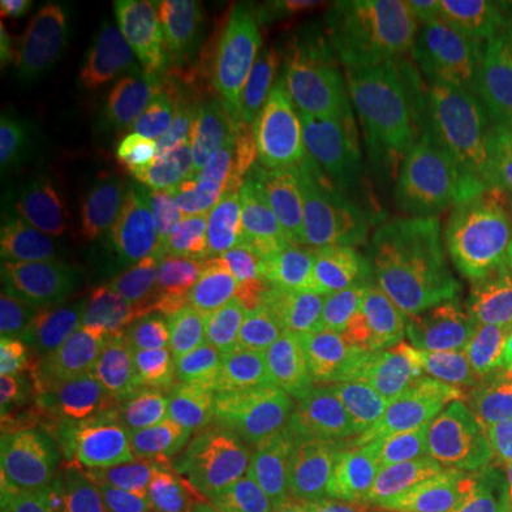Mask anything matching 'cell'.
Listing matches in <instances>:
<instances>
[{
	"label": "cell",
	"mask_w": 512,
	"mask_h": 512,
	"mask_svg": "<svg viewBox=\"0 0 512 512\" xmlns=\"http://www.w3.org/2000/svg\"><path fill=\"white\" fill-rule=\"evenodd\" d=\"M370 512H408V510L403 508V503L399 501V498L389 496V498H384V501L377 505L375 510H370Z\"/></svg>",
	"instance_id": "cell-39"
},
{
	"label": "cell",
	"mask_w": 512,
	"mask_h": 512,
	"mask_svg": "<svg viewBox=\"0 0 512 512\" xmlns=\"http://www.w3.org/2000/svg\"><path fill=\"white\" fill-rule=\"evenodd\" d=\"M496 283L505 325V380H508V408L512 411V259L496 275Z\"/></svg>",
	"instance_id": "cell-34"
},
{
	"label": "cell",
	"mask_w": 512,
	"mask_h": 512,
	"mask_svg": "<svg viewBox=\"0 0 512 512\" xmlns=\"http://www.w3.org/2000/svg\"><path fill=\"white\" fill-rule=\"evenodd\" d=\"M434 72L422 17L413 8H394L384 19L363 69L354 131L358 150L373 164V174L396 202H403V155L434 88Z\"/></svg>",
	"instance_id": "cell-1"
},
{
	"label": "cell",
	"mask_w": 512,
	"mask_h": 512,
	"mask_svg": "<svg viewBox=\"0 0 512 512\" xmlns=\"http://www.w3.org/2000/svg\"><path fill=\"white\" fill-rule=\"evenodd\" d=\"M328 183L325 178L306 174V171H297L292 185L290 202L278 221L273 223L266 233H261V261L278 259L287 249H292L299 242L318 235V221L320 209H323L325 192H328Z\"/></svg>",
	"instance_id": "cell-28"
},
{
	"label": "cell",
	"mask_w": 512,
	"mask_h": 512,
	"mask_svg": "<svg viewBox=\"0 0 512 512\" xmlns=\"http://www.w3.org/2000/svg\"><path fill=\"white\" fill-rule=\"evenodd\" d=\"M498 192H501V202L505 209V230H508V242H510V252H512V190H505L498 185Z\"/></svg>",
	"instance_id": "cell-38"
},
{
	"label": "cell",
	"mask_w": 512,
	"mask_h": 512,
	"mask_svg": "<svg viewBox=\"0 0 512 512\" xmlns=\"http://www.w3.org/2000/svg\"><path fill=\"white\" fill-rule=\"evenodd\" d=\"M223 91L202 50L174 36L140 98L133 136L150 150L171 143L219 112Z\"/></svg>",
	"instance_id": "cell-9"
},
{
	"label": "cell",
	"mask_w": 512,
	"mask_h": 512,
	"mask_svg": "<svg viewBox=\"0 0 512 512\" xmlns=\"http://www.w3.org/2000/svg\"><path fill=\"white\" fill-rule=\"evenodd\" d=\"M420 292L430 302L441 332L465 366L479 399L486 406L510 411L505 380V325L496 278L470 283L422 278Z\"/></svg>",
	"instance_id": "cell-7"
},
{
	"label": "cell",
	"mask_w": 512,
	"mask_h": 512,
	"mask_svg": "<svg viewBox=\"0 0 512 512\" xmlns=\"http://www.w3.org/2000/svg\"><path fill=\"white\" fill-rule=\"evenodd\" d=\"M465 110V91L458 79L441 81L432 88L415 131L408 140L401 166V200L420 209L453 152V140Z\"/></svg>",
	"instance_id": "cell-21"
},
{
	"label": "cell",
	"mask_w": 512,
	"mask_h": 512,
	"mask_svg": "<svg viewBox=\"0 0 512 512\" xmlns=\"http://www.w3.org/2000/svg\"><path fill=\"white\" fill-rule=\"evenodd\" d=\"M27 95V86H22V69L12 55L5 38H0V100H3V110L17 105V100Z\"/></svg>",
	"instance_id": "cell-35"
},
{
	"label": "cell",
	"mask_w": 512,
	"mask_h": 512,
	"mask_svg": "<svg viewBox=\"0 0 512 512\" xmlns=\"http://www.w3.org/2000/svg\"><path fill=\"white\" fill-rule=\"evenodd\" d=\"M430 512H446V510H444V508H439V505H434V508H432Z\"/></svg>",
	"instance_id": "cell-40"
},
{
	"label": "cell",
	"mask_w": 512,
	"mask_h": 512,
	"mask_svg": "<svg viewBox=\"0 0 512 512\" xmlns=\"http://www.w3.org/2000/svg\"><path fill=\"white\" fill-rule=\"evenodd\" d=\"M261 261V238L233 223L219 221L202 235L195 247V266L214 285L252 273Z\"/></svg>",
	"instance_id": "cell-29"
},
{
	"label": "cell",
	"mask_w": 512,
	"mask_h": 512,
	"mask_svg": "<svg viewBox=\"0 0 512 512\" xmlns=\"http://www.w3.org/2000/svg\"><path fill=\"white\" fill-rule=\"evenodd\" d=\"M0 512H60V510L50 508V505L36 501V498L17 494V491L3 486V494H0Z\"/></svg>",
	"instance_id": "cell-36"
},
{
	"label": "cell",
	"mask_w": 512,
	"mask_h": 512,
	"mask_svg": "<svg viewBox=\"0 0 512 512\" xmlns=\"http://www.w3.org/2000/svg\"><path fill=\"white\" fill-rule=\"evenodd\" d=\"M396 472L368 427L347 430L330 470L313 489L320 512H370L394 494Z\"/></svg>",
	"instance_id": "cell-19"
},
{
	"label": "cell",
	"mask_w": 512,
	"mask_h": 512,
	"mask_svg": "<svg viewBox=\"0 0 512 512\" xmlns=\"http://www.w3.org/2000/svg\"><path fill=\"white\" fill-rule=\"evenodd\" d=\"M439 465L446 475L482 484H512V413L479 406L439 432Z\"/></svg>",
	"instance_id": "cell-22"
},
{
	"label": "cell",
	"mask_w": 512,
	"mask_h": 512,
	"mask_svg": "<svg viewBox=\"0 0 512 512\" xmlns=\"http://www.w3.org/2000/svg\"><path fill=\"white\" fill-rule=\"evenodd\" d=\"M50 10H53V3H48V0H3L0 3V17H3L5 29L41 27Z\"/></svg>",
	"instance_id": "cell-33"
},
{
	"label": "cell",
	"mask_w": 512,
	"mask_h": 512,
	"mask_svg": "<svg viewBox=\"0 0 512 512\" xmlns=\"http://www.w3.org/2000/svg\"><path fill=\"white\" fill-rule=\"evenodd\" d=\"M437 505L446 512H512V484H482L446 475Z\"/></svg>",
	"instance_id": "cell-31"
},
{
	"label": "cell",
	"mask_w": 512,
	"mask_h": 512,
	"mask_svg": "<svg viewBox=\"0 0 512 512\" xmlns=\"http://www.w3.org/2000/svg\"><path fill=\"white\" fill-rule=\"evenodd\" d=\"M309 512H320V510H316V508H313V510H309Z\"/></svg>",
	"instance_id": "cell-41"
},
{
	"label": "cell",
	"mask_w": 512,
	"mask_h": 512,
	"mask_svg": "<svg viewBox=\"0 0 512 512\" xmlns=\"http://www.w3.org/2000/svg\"><path fill=\"white\" fill-rule=\"evenodd\" d=\"M145 508V496L143 498H133V501L126 503H105V505H95V508H86L79 512H143Z\"/></svg>",
	"instance_id": "cell-37"
},
{
	"label": "cell",
	"mask_w": 512,
	"mask_h": 512,
	"mask_svg": "<svg viewBox=\"0 0 512 512\" xmlns=\"http://www.w3.org/2000/svg\"><path fill=\"white\" fill-rule=\"evenodd\" d=\"M347 430H361L406 403L399 320L375 318L347 354Z\"/></svg>",
	"instance_id": "cell-16"
},
{
	"label": "cell",
	"mask_w": 512,
	"mask_h": 512,
	"mask_svg": "<svg viewBox=\"0 0 512 512\" xmlns=\"http://www.w3.org/2000/svg\"><path fill=\"white\" fill-rule=\"evenodd\" d=\"M249 316H285L323 294L318 235H311L280 254L278 259L259 264L242 278L216 285Z\"/></svg>",
	"instance_id": "cell-18"
},
{
	"label": "cell",
	"mask_w": 512,
	"mask_h": 512,
	"mask_svg": "<svg viewBox=\"0 0 512 512\" xmlns=\"http://www.w3.org/2000/svg\"><path fill=\"white\" fill-rule=\"evenodd\" d=\"M271 147L273 140L261 124L226 121L204 128L178 164L174 185L178 202L195 214L221 211Z\"/></svg>",
	"instance_id": "cell-11"
},
{
	"label": "cell",
	"mask_w": 512,
	"mask_h": 512,
	"mask_svg": "<svg viewBox=\"0 0 512 512\" xmlns=\"http://www.w3.org/2000/svg\"><path fill=\"white\" fill-rule=\"evenodd\" d=\"M27 349L34 363L76 392L100 394L110 387V344L79 294L64 292L38 313Z\"/></svg>",
	"instance_id": "cell-10"
},
{
	"label": "cell",
	"mask_w": 512,
	"mask_h": 512,
	"mask_svg": "<svg viewBox=\"0 0 512 512\" xmlns=\"http://www.w3.org/2000/svg\"><path fill=\"white\" fill-rule=\"evenodd\" d=\"M399 330L406 406L418 411L437 432L486 406L420 287L401 311Z\"/></svg>",
	"instance_id": "cell-8"
},
{
	"label": "cell",
	"mask_w": 512,
	"mask_h": 512,
	"mask_svg": "<svg viewBox=\"0 0 512 512\" xmlns=\"http://www.w3.org/2000/svg\"><path fill=\"white\" fill-rule=\"evenodd\" d=\"M264 8L278 83L290 93L311 91L335 43V8L325 0H273Z\"/></svg>",
	"instance_id": "cell-15"
},
{
	"label": "cell",
	"mask_w": 512,
	"mask_h": 512,
	"mask_svg": "<svg viewBox=\"0 0 512 512\" xmlns=\"http://www.w3.org/2000/svg\"><path fill=\"white\" fill-rule=\"evenodd\" d=\"M5 437H67L95 432V408L34 361H15L0 384Z\"/></svg>",
	"instance_id": "cell-13"
},
{
	"label": "cell",
	"mask_w": 512,
	"mask_h": 512,
	"mask_svg": "<svg viewBox=\"0 0 512 512\" xmlns=\"http://www.w3.org/2000/svg\"><path fill=\"white\" fill-rule=\"evenodd\" d=\"M347 356L306 361L290 387L275 399L259 422L347 432Z\"/></svg>",
	"instance_id": "cell-23"
},
{
	"label": "cell",
	"mask_w": 512,
	"mask_h": 512,
	"mask_svg": "<svg viewBox=\"0 0 512 512\" xmlns=\"http://www.w3.org/2000/svg\"><path fill=\"white\" fill-rule=\"evenodd\" d=\"M112 24L95 5L62 17L34 64L24 95L29 126L41 136L62 131L100 98L112 72Z\"/></svg>",
	"instance_id": "cell-4"
},
{
	"label": "cell",
	"mask_w": 512,
	"mask_h": 512,
	"mask_svg": "<svg viewBox=\"0 0 512 512\" xmlns=\"http://www.w3.org/2000/svg\"><path fill=\"white\" fill-rule=\"evenodd\" d=\"M368 430L380 441L396 472L392 496L408 512H430L446 477L437 456L439 432L406 403L373 422Z\"/></svg>",
	"instance_id": "cell-17"
},
{
	"label": "cell",
	"mask_w": 512,
	"mask_h": 512,
	"mask_svg": "<svg viewBox=\"0 0 512 512\" xmlns=\"http://www.w3.org/2000/svg\"><path fill=\"white\" fill-rule=\"evenodd\" d=\"M133 453L100 432L5 437V486L60 512L105 505L133 475Z\"/></svg>",
	"instance_id": "cell-3"
},
{
	"label": "cell",
	"mask_w": 512,
	"mask_h": 512,
	"mask_svg": "<svg viewBox=\"0 0 512 512\" xmlns=\"http://www.w3.org/2000/svg\"><path fill=\"white\" fill-rule=\"evenodd\" d=\"M420 214L437 280L496 278L512 259L501 192L472 133L453 147Z\"/></svg>",
	"instance_id": "cell-2"
},
{
	"label": "cell",
	"mask_w": 512,
	"mask_h": 512,
	"mask_svg": "<svg viewBox=\"0 0 512 512\" xmlns=\"http://www.w3.org/2000/svg\"><path fill=\"white\" fill-rule=\"evenodd\" d=\"M294 152L285 143H273L271 152L249 171L219 216L249 233H266L283 216L294 185Z\"/></svg>",
	"instance_id": "cell-25"
},
{
	"label": "cell",
	"mask_w": 512,
	"mask_h": 512,
	"mask_svg": "<svg viewBox=\"0 0 512 512\" xmlns=\"http://www.w3.org/2000/svg\"><path fill=\"white\" fill-rule=\"evenodd\" d=\"M470 133L496 185L512 190V67L482 76Z\"/></svg>",
	"instance_id": "cell-26"
},
{
	"label": "cell",
	"mask_w": 512,
	"mask_h": 512,
	"mask_svg": "<svg viewBox=\"0 0 512 512\" xmlns=\"http://www.w3.org/2000/svg\"><path fill=\"white\" fill-rule=\"evenodd\" d=\"M396 204L380 178L361 166L332 178L318 221L323 294L373 245L380 230L392 221Z\"/></svg>",
	"instance_id": "cell-12"
},
{
	"label": "cell",
	"mask_w": 512,
	"mask_h": 512,
	"mask_svg": "<svg viewBox=\"0 0 512 512\" xmlns=\"http://www.w3.org/2000/svg\"><path fill=\"white\" fill-rule=\"evenodd\" d=\"M143 512H240L238 508H219L207 496L192 489L178 477H166L145 494Z\"/></svg>",
	"instance_id": "cell-32"
},
{
	"label": "cell",
	"mask_w": 512,
	"mask_h": 512,
	"mask_svg": "<svg viewBox=\"0 0 512 512\" xmlns=\"http://www.w3.org/2000/svg\"><path fill=\"white\" fill-rule=\"evenodd\" d=\"M185 401L202 441L221 444L264 418V382L242 313H211L207 342L185 380Z\"/></svg>",
	"instance_id": "cell-5"
},
{
	"label": "cell",
	"mask_w": 512,
	"mask_h": 512,
	"mask_svg": "<svg viewBox=\"0 0 512 512\" xmlns=\"http://www.w3.org/2000/svg\"><path fill=\"white\" fill-rule=\"evenodd\" d=\"M197 48L219 76L242 121L261 124L275 105V60L259 5L249 0H192Z\"/></svg>",
	"instance_id": "cell-6"
},
{
	"label": "cell",
	"mask_w": 512,
	"mask_h": 512,
	"mask_svg": "<svg viewBox=\"0 0 512 512\" xmlns=\"http://www.w3.org/2000/svg\"><path fill=\"white\" fill-rule=\"evenodd\" d=\"M268 430L271 427L264 422H256L204 451L176 477L207 496L219 508L238 505L242 512H254L261 491V475H264Z\"/></svg>",
	"instance_id": "cell-20"
},
{
	"label": "cell",
	"mask_w": 512,
	"mask_h": 512,
	"mask_svg": "<svg viewBox=\"0 0 512 512\" xmlns=\"http://www.w3.org/2000/svg\"><path fill=\"white\" fill-rule=\"evenodd\" d=\"M344 432L273 425L266 434L261 491L311 496L335 460Z\"/></svg>",
	"instance_id": "cell-24"
},
{
	"label": "cell",
	"mask_w": 512,
	"mask_h": 512,
	"mask_svg": "<svg viewBox=\"0 0 512 512\" xmlns=\"http://www.w3.org/2000/svg\"><path fill=\"white\" fill-rule=\"evenodd\" d=\"M245 332L256 358V366H259L261 382H264L268 411L275 399L299 375L306 358L299 344L294 342L285 316H245Z\"/></svg>",
	"instance_id": "cell-27"
},
{
	"label": "cell",
	"mask_w": 512,
	"mask_h": 512,
	"mask_svg": "<svg viewBox=\"0 0 512 512\" xmlns=\"http://www.w3.org/2000/svg\"><path fill=\"white\" fill-rule=\"evenodd\" d=\"M43 235V221L36 207L15 192H3L0 200V275L3 283L29 264Z\"/></svg>",
	"instance_id": "cell-30"
},
{
	"label": "cell",
	"mask_w": 512,
	"mask_h": 512,
	"mask_svg": "<svg viewBox=\"0 0 512 512\" xmlns=\"http://www.w3.org/2000/svg\"><path fill=\"white\" fill-rule=\"evenodd\" d=\"M211 313L200 299L176 297L152 313L136 342V394L157 401L188 380L207 342Z\"/></svg>",
	"instance_id": "cell-14"
}]
</instances>
